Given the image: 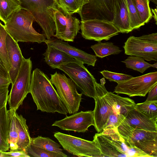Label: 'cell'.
I'll use <instances>...</instances> for the list:
<instances>
[{"instance_id":"2e32d148","label":"cell","mask_w":157,"mask_h":157,"mask_svg":"<svg viewBox=\"0 0 157 157\" xmlns=\"http://www.w3.org/2000/svg\"><path fill=\"white\" fill-rule=\"evenodd\" d=\"M123 47L126 55L139 56L148 61H157V43L147 42L131 36L124 43Z\"/></svg>"},{"instance_id":"b9f144b4","label":"cell","mask_w":157,"mask_h":157,"mask_svg":"<svg viewBox=\"0 0 157 157\" xmlns=\"http://www.w3.org/2000/svg\"><path fill=\"white\" fill-rule=\"evenodd\" d=\"M10 83V79L0 75V87L9 86Z\"/></svg>"},{"instance_id":"ac0fdd59","label":"cell","mask_w":157,"mask_h":157,"mask_svg":"<svg viewBox=\"0 0 157 157\" xmlns=\"http://www.w3.org/2000/svg\"><path fill=\"white\" fill-rule=\"evenodd\" d=\"M9 59L11 68L9 72L11 83L13 84L18 74L24 58L17 42L8 33L6 39Z\"/></svg>"},{"instance_id":"60d3db41","label":"cell","mask_w":157,"mask_h":157,"mask_svg":"<svg viewBox=\"0 0 157 157\" xmlns=\"http://www.w3.org/2000/svg\"><path fill=\"white\" fill-rule=\"evenodd\" d=\"M0 75L10 79L9 73L0 59Z\"/></svg>"},{"instance_id":"83f0119b","label":"cell","mask_w":157,"mask_h":157,"mask_svg":"<svg viewBox=\"0 0 157 157\" xmlns=\"http://www.w3.org/2000/svg\"><path fill=\"white\" fill-rule=\"evenodd\" d=\"M135 108L149 118L157 121V100L136 104Z\"/></svg>"},{"instance_id":"e0dca14e","label":"cell","mask_w":157,"mask_h":157,"mask_svg":"<svg viewBox=\"0 0 157 157\" xmlns=\"http://www.w3.org/2000/svg\"><path fill=\"white\" fill-rule=\"evenodd\" d=\"M45 43L47 45L53 47L66 53L73 59L89 66L94 67L97 61L96 56L72 46L67 42L53 38L46 39Z\"/></svg>"},{"instance_id":"4dcf8cb0","label":"cell","mask_w":157,"mask_h":157,"mask_svg":"<svg viewBox=\"0 0 157 157\" xmlns=\"http://www.w3.org/2000/svg\"><path fill=\"white\" fill-rule=\"evenodd\" d=\"M138 12L141 21L144 24L151 19L152 14L149 6V0H132Z\"/></svg>"},{"instance_id":"603a6c76","label":"cell","mask_w":157,"mask_h":157,"mask_svg":"<svg viewBox=\"0 0 157 157\" xmlns=\"http://www.w3.org/2000/svg\"><path fill=\"white\" fill-rule=\"evenodd\" d=\"M6 106L0 109V152H6L9 149V120Z\"/></svg>"},{"instance_id":"ee69618b","label":"cell","mask_w":157,"mask_h":157,"mask_svg":"<svg viewBox=\"0 0 157 157\" xmlns=\"http://www.w3.org/2000/svg\"><path fill=\"white\" fill-rule=\"evenodd\" d=\"M151 67H155L156 68H157V63H155L153 64H151Z\"/></svg>"},{"instance_id":"8992f818","label":"cell","mask_w":157,"mask_h":157,"mask_svg":"<svg viewBox=\"0 0 157 157\" xmlns=\"http://www.w3.org/2000/svg\"><path fill=\"white\" fill-rule=\"evenodd\" d=\"M50 81L56 88L57 92L68 113L74 114L79 109L82 95L77 90V86L64 74L56 72L51 75Z\"/></svg>"},{"instance_id":"f35d334b","label":"cell","mask_w":157,"mask_h":157,"mask_svg":"<svg viewBox=\"0 0 157 157\" xmlns=\"http://www.w3.org/2000/svg\"><path fill=\"white\" fill-rule=\"evenodd\" d=\"M138 38L142 40L153 43H157V33L143 35Z\"/></svg>"},{"instance_id":"52a82bcc","label":"cell","mask_w":157,"mask_h":157,"mask_svg":"<svg viewBox=\"0 0 157 157\" xmlns=\"http://www.w3.org/2000/svg\"><path fill=\"white\" fill-rule=\"evenodd\" d=\"M32 63L31 58L24 57L18 74L13 84L8 101L10 109L17 110L29 93Z\"/></svg>"},{"instance_id":"7a4b0ae2","label":"cell","mask_w":157,"mask_h":157,"mask_svg":"<svg viewBox=\"0 0 157 157\" xmlns=\"http://www.w3.org/2000/svg\"><path fill=\"white\" fill-rule=\"evenodd\" d=\"M34 21V17L31 13L21 9L14 13L4 26L8 33L17 43L45 42L44 35L38 33L33 28Z\"/></svg>"},{"instance_id":"836d02e7","label":"cell","mask_w":157,"mask_h":157,"mask_svg":"<svg viewBox=\"0 0 157 157\" xmlns=\"http://www.w3.org/2000/svg\"><path fill=\"white\" fill-rule=\"evenodd\" d=\"M26 152L29 157H63L59 154L47 151L31 144L26 149Z\"/></svg>"},{"instance_id":"277c9868","label":"cell","mask_w":157,"mask_h":157,"mask_svg":"<svg viewBox=\"0 0 157 157\" xmlns=\"http://www.w3.org/2000/svg\"><path fill=\"white\" fill-rule=\"evenodd\" d=\"M21 9L31 13L42 29L47 39L56 32L53 13L58 4L57 0H18Z\"/></svg>"},{"instance_id":"484cf974","label":"cell","mask_w":157,"mask_h":157,"mask_svg":"<svg viewBox=\"0 0 157 157\" xmlns=\"http://www.w3.org/2000/svg\"><path fill=\"white\" fill-rule=\"evenodd\" d=\"M31 144L47 151L59 154L63 157L67 155L63 152L61 146L49 137H43L41 136L31 138Z\"/></svg>"},{"instance_id":"d6a6232c","label":"cell","mask_w":157,"mask_h":157,"mask_svg":"<svg viewBox=\"0 0 157 157\" xmlns=\"http://www.w3.org/2000/svg\"><path fill=\"white\" fill-rule=\"evenodd\" d=\"M131 28L137 29L145 25L141 20L137 10L132 0H126Z\"/></svg>"},{"instance_id":"ffe728a7","label":"cell","mask_w":157,"mask_h":157,"mask_svg":"<svg viewBox=\"0 0 157 157\" xmlns=\"http://www.w3.org/2000/svg\"><path fill=\"white\" fill-rule=\"evenodd\" d=\"M43 55L45 63L53 69H58L60 66L69 63L83 64L82 62L73 59L64 52L50 46L47 45Z\"/></svg>"},{"instance_id":"f546056e","label":"cell","mask_w":157,"mask_h":157,"mask_svg":"<svg viewBox=\"0 0 157 157\" xmlns=\"http://www.w3.org/2000/svg\"><path fill=\"white\" fill-rule=\"evenodd\" d=\"M8 33L4 25L0 22V59L9 73L11 66L6 44V37Z\"/></svg>"},{"instance_id":"5b68a950","label":"cell","mask_w":157,"mask_h":157,"mask_svg":"<svg viewBox=\"0 0 157 157\" xmlns=\"http://www.w3.org/2000/svg\"><path fill=\"white\" fill-rule=\"evenodd\" d=\"M93 140L100 149L103 157H133L134 147L127 145L115 126L107 127L96 133Z\"/></svg>"},{"instance_id":"7bdbcfd3","label":"cell","mask_w":157,"mask_h":157,"mask_svg":"<svg viewBox=\"0 0 157 157\" xmlns=\"http://www.w3.org/2000/svg\"><path fill=\"white\" fill-rule=\"evenodd\" d=\"M151 10L153 14L152 16L155 22V24L157 25V9H152Z\"/></svg>"},{"instance_id":"d6986e66","label":"cell","mask_w":157,"mask_h":157,"mask_svg":"<svg viewBox=\"0 0 157 157\" xmlns=\"http://www.w3.org/2000/svg\"><path fill=\"white\" fill-rule=\"evenodd\" d=\"M113 24L120 33H128L133 30L131 28L126 0H117Z\"/></svg>"},{"instance_id":"f1b7e54d","label":"cell","mask_w":157,"mask_h":157,"mask_svg":"<svg viewBox=\"0 0 157 157\" xmlns=\"http://www.w3.org/2000/svg\"><path fill=\"white\" fill-rule=\"evenodd\" d=\"M121 62L125 64L127 68L142 73L151 66V64L145 61L143 58L138 56H128L127 59Z\"/></svg>"},{"instance_id":"9c48e42d","label":"cell","mask_w":157,"mask_h":157,"mask_svg":"<svg viewBox=\"0 0 157 157\" xmlns=\"http://www.w3.org/2000/svg\"><path fill=\"white\" fill-rule=\"evenodd\" d=\"M54 137L63 149L78 157H103L95 142L84 140L60 132H56Z\"/></svg>"},{"instance_id":"1f68e13d","label":"cell","mask_w":157,"mask_h":157,"mask_svg":"<svg viewBox=\"0 0 157 157\" xmlns=\"http://www.w3.org/2000/svg\"><path fill=\"white\" fill-rule=\"evenodd\" d=\"M59 5L67 13L72 14L79 13L88 0H57Z\"/></svg>"},{"instance_id":"8d00e7d4","label":"cell","mask_w":157,"mask_h":157,"mask_svg":"<svg viewBox=\"0 0 157 157\" xmlns=\"http://www.w3.org/2000/svg\"><path fill=\"white\" fill-rule=\"evenodd\" d=\"M8 87H0V109L6 105L8 96Z\"/></svg>"},{"instance_id":"ab89813d","label":"cell","mask_w":157,"mask_h":157,"mask_svg":"<svg viewBox=\"0 0 157 157\" xmlns=\"http://www.w3.org/2000/svg\"><path fill=\"white\" fill-rule=\"evenodd\" d=\"M148 95L146 101L157 100V84H156L148 92Z\"/></svg>"},{"instance_id":"4fadbf2b","label":"cell","mask_w":157,"mask_h":157,"mask_svg":"<svg viewBox=\"0 0 157 157\" xmlns=\"http://www.w3.org/2000/svg\"><path fill=\"white\" fill-rule=\"evenodd\" d=\"M80 27L83 38L98 42L109 40L120 33L112 22L97 19L81 21Z\"/></svg>"},{"instance_id":"9a60e30c","label":"cell","mask_w":157,"mask_h":157,"mask_svg":"<svg viewBox=\"0 0 157 157\" xmlns=\"http://www.w3.org/2000/svg\"><path fill=\"white\" fill-rule=\"evenodd\" d=\"M94 125L93 111H81L66 116L64 119L55 121L52 126L58 127L61 129L78 132H85L88 128Z\"/></svg>"},{"instance_id":"cb8c5ba5","label":"cell","mask_w":157,"mask_h":157,"mask_svg":"<svg viewBox=\"0 0 157 157\" xmlns=\"http://www.w3.org/2000/svg\"><path fill=\"white\" fill-rule=\"evenodd\" d=\"M21 9L18 0H0V20L5 23L14 13Z\"/></svg>"},{"instance_id":"5bb4252c","label":"cell","mask_w":157,"mask_h":157,"mask_svg":"<svg viewBox=\"0 0 157 157\" xmlns=\"http://www.w3.org/2000/svg\"><path fill=\"white\" fill-rule=\"evenodd\" d=\"M117 0H88L79 14L81 21L97 19L112 22Z\"/></svg>"},{"instance_id":"7402d4cb","label":"cell","mask_w":157,"mask_h":157,"mask_svg":"<svg viewBox=\"0 0 157 157\" xmlns=\"http://www.w3.org/2000/svg\"><path fill=\"white\" fill-rule=\"evenodd\" d=\"M15 119L18 134L17 148L16 151L26 152L31 144L32 138L26 124V120L21 115H19L17 112Z\"/></svg>"},{"instance_id":"30bf717a","label":"cell","mask_w":157,"mask_h":157,"mask_svg":"<svg viewBox=\"0 0 157 157\" xmlns=\"http://www.w3.org/2000/svg\"><path fill=\"white\" fill-rule=\"evenodd\" d=\"M157 84V71L150 72L117 83L114 93L130 97H145Z\"/></svg>"},{"instance_id":"d4e9b609","label":"cell","mask_w":157,"mask_h":157,"mask_svg":"<svg viewBox=\"0 0 157 157\" xmlns=\"http://www.w3.org/2000/svg\"><path fill=\"white\" fill-rule=\"evenodd\" d=\"M16 110L12 109L7 110L9 120L8 141L9 149L13 151H16L17 148L18 134L15 119Z\"/></svg>"},{"instance_id":"d590c367","label":"cell","mask_w":157,"mask_h":157,"mask_svg":"<svg viewBox=\"0 0 157 157\" xmlns=\"http://www.w3.org/2000/svg\"><path fill=\"white\" fill-rule=\"evenodd\" d=\"M124 118L125 116L122 114L112 113L109 115L104 129L109 126L117 127Z\"/></svg>"},{"instance_id":"44dd1931","label":"cell","mask_w":157,"mask_h":157,"mask_svg":"<svg viewBox=\"0 0 157 157\" xmlns=\"http://www.w3.org/2000/svg\"><path fill=\"white\" fill-rule=\"evenodd\" d=\"M124 120L133 127L157 132V121L149 118L135 108L127 113L125 116Z\"/></svg>"},{"instance_id":"8fae6325","label":"cell","mask_w":157,"mask_h":157,"mask_svg":"<svg viewBox=\"0 0 157 157\" xmlns=\"http://www.w3.org/2000/svg\"><path fill=\"white\" fill-rule=\"evenodd\" d=\"M72 15L58 4L53 15L56 29L54 36L61 40L74 41L80 29V25L79 20Z\"/></svg>"},{"instance_id":"3957f363","label":"cell","mask_w":157,"mask_h":157,"mask_svg":"<svg viewBox=\"0 0 157 157\" xmlns=\"http://www.w3.org/2000/svg\"><path fill=\"white\" fill-rule=\"evenodd\" d=\"M124 118L117 128L127 145L139 148L150 157H157V132L133 127Z\"/></svg>"},{"instance_id":"74e56055","label":"cell","mask_w":157,"mask_h":157,"mask_svg":"<svg viewBox=\"0 0 157 157\" xmlns=\"http://www.w3.org/2000/svg\"><path fill=\"white\" fill-rule=\"evenodd\" d=\"M2 153L3 157H29L26 152L24 151L10 150L9 152H2Z\"/></svg>"},{"instance_id":"7c38bea8","label":"cell","mask_w":157,"mask_h":157,"mask_svg":"<svg viewBox=\"0 0 157 157\" xmlns=\"http://www.w3.org/2000/svg\"><path fill=\"white\" fill-rule=\"evenodd\" d=\"M101 83L96 82V95L94 99L95 106L93 111L94 126L98 132L102 131L112 113V104L108 91L105 86L104 78L100 80Z\"/></svg>"},{"instance_id":"6da1fadb","label":"cell","mask_w":157,"mask_h":157,"mask_svg":"<svg viewBox=\"0 0 157 157\" xmlns=\"http://www.w3.org/2000/svg\"><path fill=\"white\" fill-rule=\"evenodd\" d=\"M29 93L37 110L66 115L68 113L50 79L39 68H35L32 73Z\"/></svg>"},{"instance_id":"e575fe53","label":"cell","mask_w":157,"mask_h":157,"mask_svg":"<svg viewBox=\"0 0 157 157\" xmlns=\"http://www.w3.org/2000/svg\"><path fill=\"white\" fill-rule=\"evenodd\" d=\"M103 76L110 81H113L118 83L128 80L133 76L128 75L117 73L104 70L100 72Z\"/></svg>"},{"instance_id":"4316f807","label":"cell","mask_w":157,"mask_h":157,"mask_svg":"<svg viewBox=\"0 0 157 157\" xmlns=\"http://www.w3.org/2000/svg\"><path fill=\"white\" fill-rule=\"evenodd\" d=\"M91 46L96 56L102 58L111 55H117L122 52L120 48L110 42L103 43L101 41Z\"/></svg>"},{"instance_id":"f6af8a7d","label":"cell","mask_w":157,"mask_h":157,"mask_svg":"<svg viewBox=\"0 0 157 157\" xmlns=\"http://www.w3.org/2000/svg\"><path fill=\"white\" fill-rule=\"evenodd\" d=\"M150 1H151L154 3L156 5H157V0H149Z\"/></svg>"},{"instance_id":"ba28073f","label":"cell","mask_w":157,"mask_h":157,"mask_svg":"<svg viewBox=\"0 0 157 157\" xmlns=\"http://www.w3.org/2000/svg\"><path fill=\"white\" fill-rule=\"evenodd\" d=\"M84 64L69 63L58 68L66 73L73 82L81 94L95 98L96 80Z\"/></svg>"}]
</instances>
